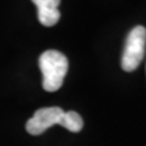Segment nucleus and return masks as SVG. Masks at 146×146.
I'll list each match as a JSON object with an SVG mask.
<instances>
[{
	"instance_id": "1",
	"label": "nucleus",
	"mask_w": 146,
	"mask_h": 146,
	"mask_svg": "<svg viewBox=\"0 0 146 146\" xmlns=\"http://www.w3.org/2000/svg\"><path fill=\"white\" fill-rule=\"evenodd\" d=\"M39 68L43 76V89L47 92H56L62 87L66 76L68 58L58 50H46L39 57Z\"/></svg>"
},
{
	"instance_id": "2",
	"label": "nucleus",
	"mask_w": 146,
	"mask_h": 146,
	"mask_svg": "<svg viewBox=\"0 0 146 146\" xmlns=\"http://www.w3.org/2000/svg\"><path fill=\"white\" fill-rule=\"evenodd\" d=\"M146 47V29L143 26H135L127 35L122 56V69L125 72L135 70L145 56Z\"/></svg>"
},
{
	"instance_id": "3",
	"label": "nucleus",
	"mask_w": 146,
	"mask_h": 146,
	"mask_svg": "<svg viewBox=\"0 0 146 146\" xmlns=\"http://www.w3.org/2000/svg\"><path fill=\"white\" fill-rule=\"evenodd\" d=\"M62 108L60 107H46L35 111L26 123V130L31 135H39L52 126L58 125V122L64 115Z\"/></svg>"
},
{
	"instance_id": "4",
	"label": "nucleus",
	"mask_w": 146,
	"mask_h": 146,
	"mask_svg": "<svg viewBox=\"0 0 146 146\" xmlns=\"http://www.w3.org/2000/svg\"><path fill=\"white\" fill-rule=\"evenodd\" d=\"M38 10V21L46 27L54 26L60 21L58 5L61 0H31Z\"/></svg>"
},
{
	"instance_id": "5",
	"label": "nucleus",
	"mask_w": 146,
	"mask_h": 146,
	"mask_svg": "<svg viewBox=\"0 0 146 146\" xmlns=\"http://www.w3.org/2000/svg\"><path fill=\"white\" fill-rule=\"evenodd\" d=\"M58 125L65 127L66 130L72 131V133H78L83 129L84 122L77 112L69 111V112H64V115L61 116V119L58 122Z\"/></svg>"
}]
</instances>
